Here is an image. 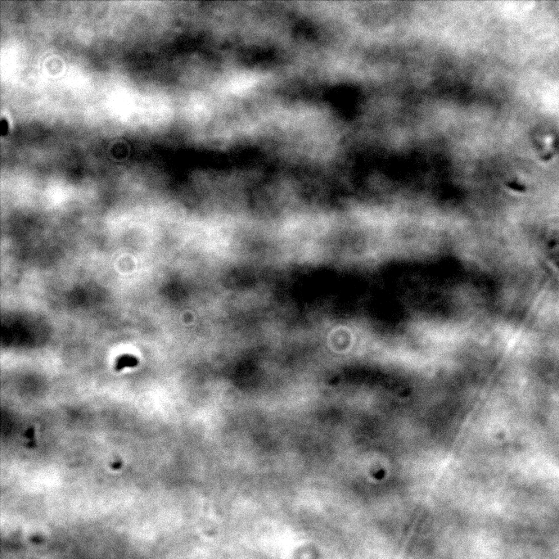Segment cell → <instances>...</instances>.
<instances>
[{"mask_svg":"<svg viewBox=\"0 0 559 559\" xmlns=\"http://www.w3.org/2000/svg\"><path fill=\"white\" fill-rule=\"evenodd\" d=\"M549 257H550V261L552 262L553 264L555 265L559 271V250H557L555 248H552Z\"/></svg>","mask_w":559,"mask_h":559,"instance_id":"cell-3","label":"cell"},{"mask_svg":"<svg viewBox=\"0 0 559 559\" xmlns=\"http://www.w3.org/2000/svg\"><path fill=\"white\" fill-rule=\"evenodd\" d=\"M418 519H419V516L417 517L416 519L414 521V524L412 526L411 529H410L409 534H408V537H406L405 543H404L402 548L400 550V555L398 556L397 559H402L403 555H404L405 551H406L407 548H408V545H409V542L411 541L412 537H414V532H415V529H416V526L417 524H418Z\"/></svg>","mask_w":559,"mask_h":559,"instance_id":"cell-1","label":"cell"},{"mask_svg":"<svg viewBox=\"0 0 559 559\" xmlns=\"http://www.w3.org/2000/svg\"><path fill=\"white\" fill-rule=\"evenodd\" d=\"M137 364V360L133 359L132 358L130 359H123V360H119V362H116V370H121L123 368H125L127 366H134Z\"/></svg>","mask_w":559,"mask_h":559,"instance_id":"cell-2","label":"cell"}]
</instances>
